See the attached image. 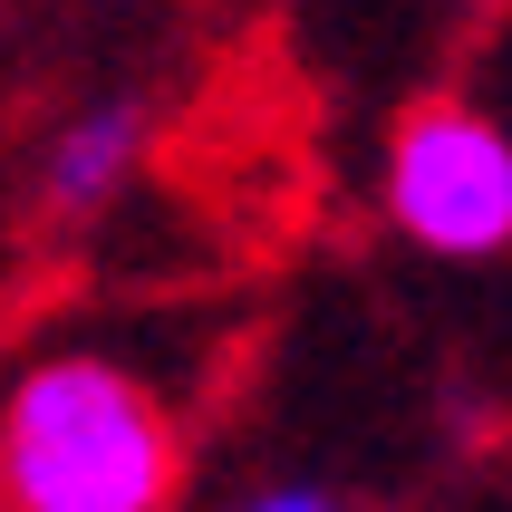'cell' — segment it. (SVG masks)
<instances>
[{"label":"cell","instance_id":"obj_1","mask_svg":"<svg viewBox=\"0 0 512 512\" xmlns=\"http://www.w3.org/2000/svg\"><path fill=\"white\" fill-rule=\"evenodd\" d=\"M174 406L107 348H49L0 387V512H174Z\"/></svg>","mask_w":512,"mask_h":512},{"label":"cell","instance_id":"obj_2","mask_svg":"<svg viewBox=\"0 0 512 512\" xmlns=\"http://www.w3.org/2000/svg\"><path fill=\"white\" fill-rule=\"evenodd\" d=\"M377 213L435 261L512 252V126L464 97L406 107L377 155Z\"/></svg>","mask_w":512,"mask_h":512},{"label":"cell","instance_id":"obj_3","mask_svg":"<svg viewBox=\"0 0 512 512\" xmlns=\"http://www.w3.org/2000/svg\"><path fill=\"white\" fill-rule=\"evenodd\" d=\"M145 165V107L136 97H97L49 136V165H39V203L49 213H97V203L126 194V174Z\"/></svg>","mask_w":512,"mask_h":512},{"label":"cell","instance_id":"obj_4","mask_svg":"<svg viewBox=\"0 0 512 512\" xmlns=\"http://www.w3.org/2000/svg\"><path fill=\"white\" fill-rule=\"evenodd\" d=\"M223 512H339L319 484H261V493H242V503H223Z\"/></svg>","mask_w":512,"mask_h":512}]
</instances>
